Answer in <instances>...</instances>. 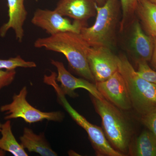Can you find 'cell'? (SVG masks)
Wrapping results in <instances>:
<instances>
[{
    "label": "cell",
    "instance_id": "1",
    "mask_svg": "<svg viewBox=\"0 0 156 156\" xmlns=\"http://www.w3.org/2000/svg\"><path fill=\"white\" fill-rule=\"evenodd\" d=\"M34 47L62 53L70 66L78 75L95 82L87 59V52L90 46L80 34L65 32L39 38L35 41Z\"/></svg>",
    "mask_w": 156,
    "mask_h": 156
},
{
    "label": "cell",
    "instance_id": "2",
    "mask_svg": "<svg viewBox=\"0 0 156 156\" xmlns=\"http://www.w3.org/2000/svg\"><path fill=\"white\" fill-rule=\"evenodd\" d=\"M92 101L96 112L101 118L102 130L108 141L123 154L128 153L132 131L122 110L105 98L99 99L92 96Z\"/></svg>",
    "mask_w": 156,
    "mask_h": 156
},
{
    "label": "cell",
    "instance_id": "3",
    "mask_svg": "<svg viewBox=\"0 0 156 156\" xmlns=\"http://www.w3.org/2000/svg\"><path fill=\"white\" fill-rule=\"evenodd\" d=\"M118 64L135 111L142 116L156 109V84L140 77L125 55L118 56Z\"/></svg>",
    "mask_w": 156,
    "mask_h": 156
},
{
    "label": "cell",
    "instance_id": "4",
    "mask_svg": "<svg viewBox=\"0 0 156 156\" xmlns=\"http://www.w3.org/2000/svg\"><path fill=\"white\" fill-rule=\"evenodd\" d=\"M120 4L119 0H107L101 6L95 4V23L90 27H83L80 33L90 47L111 48L118 23Z\"/></svg>",
    "mask_w": 156,
    "mask_h": 156
},
{
    "label": "cell",
    "instance_id": "5",
    "mask_svg": "<svg viewBox=\"0 0 156 156\" xmlns=\"http://www.w3.org/2000/svg\"><path fill=\"white\" fill-rule=\"evenodd\" d=\"M45 83L53 87L58 103L64 108L74 121L86 131L89 140L98 156H123L125 155L115 149L105 137L102 128L89 122L73 107L68 101L56 80V76L51 75L45 79Z\"/></svg>",
    "mask_w": 156,
    "mask_h": 156
},
{
    "label": "cell",
    "instance_id": "6",
    "mask_svg": "<svg viewBox=\"0 0 156 156\" xmlns=\"http://www.w3.org/2000/svg\"><path fill=\"white\" fill-rule=\"evenodd\" d=\"M27 88L23 87L19 93L15 94L11 103L2 105L0 111L5 115V120L21 118L29 124L42 122L44 120L61 122L64 118L62 112H44L36 108L27 100Z\"/></svg>",
    "mask_w": 156,
    "mask_h": 156
},
{
    "label": "cell",
    "instance_id": "7",
    "mask_svg": "<svg viewBox=\"0 0 156 156\" xmlns=\"http://www.w3.org/2000/svg\"><path fill=\"white\" fill-rule=\"evenodd\" d=\"M31 22L50 35L65 32L80 34L82 28L86 26V24L76 20L72 23L56 10L40 9L35 11Z\"/></svg>",
    "mask_w": 156,
    "mask_h": 156
},
{
    "label": "cell",
    "instance_id": "8",
    "mask_svg": "<svg viewBox=\"0 0 156 156\" xmlns=\"http://www.w3.org/2000/svg\"><path fill=\"white\" fill-rule=\"evenodd\" d=\"M87 59L95 83L106 80L118 71V56L112 53L110 48L90 46Z\"/></svg>",
    "mask_w": 156,
    "mask_h": 156
},
{
    "label": "cell",
    "instance_id": "9",
    "mask_svg": "<svg viewBox=\"0 0 156 156\" xmlns=\"http://www.w3.org/2000/svg\"><path fill=\"white\" fill-rule=\"evenodd\" d=\"M96 88L104 98L121 110L132 108L125 80L117 71L106 80L95 82Z\"/></svg>",
    "mask_w": 156,
    "mask_h": 156
},
{
    "label": "cell",
    "instance_id": "10",
    "mask_svg": "<svg viewBox=\"0 0 156 156\" xmlns=\"http://www.w3.org/2000/svg\"><path fill=\"white\" fill-rule=\"evenodd\" d=\"M51 63L57 69L56 81L60 83L59 87L65 95L72 98L77 97L79 95L75 91L77 89H83L87 90L95 98L104 99L98 90L95 84L89 82V81L84 78L76 77L66 69L64 64L61 62L52 59Z\"/></svg>",
    "mask_w": 156,
    "mask_h": 156
},
{
    "label": "cell",
    "instance_id": "11",
    "mask_svg": "<svg viewBox=\"0 0 156 156\" xmlns=\"http://www.w3.org/2000/svg\"><path fill=\"white\" fill-rule=\"evenodd\" d=\"M95 4L94 0H59L54 10L86 25L88 20L96 15Z\"/></svg>",
    "mask_w": 156,
    "mask_h": 156
},
{
    "label": "cell",
    "instance_id": "12",
    "mask_svg": "<svg viewBox=\"0 0 156 156\" xmlns=\"http://www.w3.org/2000/svg\"><path fill=\"white\" fill-rule=\"evenodd\" d=\"M25 0H7L9 20L0 27V37H5L8 31L14 30L17 40L21 43L24 36L23 25L27 16Z\"/></svg>",
    "mask_w": 156,
    "mask_h": 156
},
{
    "label": "cell",
    "instance_id": "13",
    "mask_svg": "<svg viewBox=\"0 0 156 156\" xmlns=\"http://www.w3.org/2000/svg\"><path fill=\"white\" fill-rule=\"evenodd\" d=\"M134 22L131 44L136 62L151 61L154 50V38L144 32L137 20Z\"/></svg>",
    "mask_w": 156,
    "mask_h": 156
},
{
    "label": "cell",
    "instance_id": "14",
    "mask_svg": "<svg viewBox=\"0 0 156 156\" xmlns=\"http://www.w3.org/2000/svg\"><path fill=\"white\" fill-rule=\"evenodd\" d=\"M20 140L22 147L30 152L36 153L42 156H58L50 147L44 133L37 134L31 129L25 127Z\"/></svg>",
    "mask_w": 156,
    "mask_h": 156
},
{
    "label": "cell",
    "instance_id": "15",
    "mask_svg": "<svg viewBox=\"0 0 156 156\" xmlns=\"http://www.w3.org/2000/svg\"><path fill=\"white\" fill-rule=\"evenodd\" d=\"M137 14L146 33L156 38V5L149 0H137Z\"/></svg>",
    "mask_w": 156,
    "mask_h": 156
},
{
    "label": "cell",
    "instance_id": "16",
    "mask_svg": "<svg viewBox=\"0 0 156 156\" xmlns=\"http://www.w3.org/2000/svg\"><path fill=\"white\" fill-rule=\"evenodd\" d=\"M129 154L134 156H156V137L149 130L143 131L130 145Z\"/></svg>",
    "mask_w": 156,
    "mask_h": 156
},
{
    "label": "cell",
    "instance_id": "17",
    "mask_svg": "<svg viewBox=\"0 0 156 156\" xmlns=\"http://www.w3.org/2000/svg\"><path fill=\"white\" fill-rule=\"evenodd\" d=\"M0 138V149L9 152L14 156H27L28 154L20 144L17 142L11 128V120L2 124Z\"/></svg>",
    "mask_w": 156,
    "mask_h": 156
},
{
    "label": "cell",
    "instance_id": "18",
    "mask_svg": "<svg viewBox=\"0 0 156 156\" xmlns=\"http://www.w3.org/2000/svg\"><path fill=\"white\" fill-rule=\"evenodd\" d=\"M122 7V16L120 22V30H124L133 21L135 14L137 0H119Z\"/></svg>",
    "mask_w": 156,
    "mask_h": 156
},
{
    "label": "cell",
    "instance_id": "19",
    "mask_svg": "<svg viewBox=\"0 0 156 156\" xmlns=\"http://www.w3.org/2000/svg\"><path fill=\"white\" fill-rule=\"evenodd\" d=\"M36 66L35 62L26 61L20 56L9 59H0V69L13 70L19 67L32 68Z\"/></svg>",
    "mask_w": 156,
    "mask_h": 156
},
{
    "label": "cell",
    "instance_id": "20",
    "mask_svg": "<svg viewBox=\"0 0 156 156\" xmlns=\"http://www.w3.org/2000/svg\"><path fill=\"white\" fill-rule=\"evenodd\" d=\"M136 73L138 75L145 80L156 85V72L154 71L147 64V62L144 60L137 61Z\"/></svg>",
    "mask_w": 156,
    "mask_h": 156
},
{
    "label": "cell",
    "instance_id": "21",
    "mask_svg": "<svg viewBox=\"0 0 156 156\" xmlns=\"http://www.w3.org/2000/svg\"><path fill=\"white\" fill-rule=\"evenodd\" d=\"M141 122L156 137V109L142 116Z\"/></svg>",
    "mask_w": 156,
    "mask_h": 156
},
{
    "label": "cell",
    "instance_id": "22",
    "mask_svg": "<svg viewBox=\"0 0 156 156\" xmlns=\"http://www.w3.org/2000/svg\"><path fill=\"white\" fill-rule=\"evenodd\" d=\"M16 75L15 69H0V91L13 83Z\"/></svg>",
    "mask_w": 156,
    "mask_h": 156
},
{
    "label": "cell",
    "instance_id": "23",
    "mask_svg": "<svg viewBox=\"0 0 156 156\" xmlns=\"http://www.w3.org/2000/svg\"><path fill=\"white\" fill-rule=\"evenodd\" d=\"M154 38V50L151 61L152 65L156 69V38Z\"/></svg>",
    "mask_w": 156,
    "mask_h": 156
},
{
    "label": "cell",
    "instance_id": "24",
    "mask_svg": "<svg viewBox=\"0 0 156 156\" xmlns=\"http://www.w3.org/2000/svg\"><path fill=\"white\" fill-rule=\"evenodd\" d=\"M98 5L101 6L103 5L107 0H94Z\"/></svg>",
    "mask_w": 156,
    "mask_h": 156
},
{
    "label": "cell",
    "instance_id": "25",
    "mask_svg": "<svg viewBox=\"0 0 156 156\" xmlns=\"http://www.w3.org/2000/svg\"><path fill=\"white\" fill-rule=\"evenodd\" d=\"M6 152L0 149V156H4L5 155Z\"/></svg>",
    "mask_w": 156,
    "mask_h": 156
},
{
    "label": "cell",
    "instance_id": "26",
    "mask_svg": "<svg viewBox=\"0 0 156 156\" xmlns=\"http://www.w3.org/2000/svg\"><path fill=\"white\" fill-rule=\"evenodd\" d=\"M150 2H151L154 3V4H156V0H149Z\"/></svg>",
    "mask_w": 156,
    "mask_h": 156
},
{
    "label": "cell",
    "instance_id": "27",
    "mask_svg": "<svg viewBox=\"0 0 156 156\" xmlns=\"http://www.w3.org/2000/svg\"><path fill=\"white\" fill-rule=\"evenodd\" d=\"M2 124L0 123V131H1V128H2Z\"/></svg>",
    "mask_w": 156,
    "mask_h": 156
}]
</instances>
